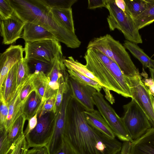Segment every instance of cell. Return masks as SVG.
Wrapping results in <instances>:
<instances>
[{"label": "cell", "mask_w": 154, "mask_h": 154, "mask_svg": "<svg viewBox=\"0 0 154 154\" xmlns=\"http://www.w3.org/2000/svg\"><path fill=\"white\" fill-rule=\"evenodd\" d=\"M84 109L72 98L69 106L64 138L76 154H117L122 144L90 125Z\"/></svg>", "instance_id": "cell-1"}, {"label": "cell", "mask_w": 154, "mask_h": 154, "mask_svg": "<svg viewBox=\"0 0 154 154\" xmlns=\"http://www.w3.org/2000/svg\"><path fill=\"white\" fill-rule=\"evenodd\" d=\"M14 10V14L24 23L35 24L51 33L57 41L67 47H79L81 42L75 33L64 27L56 20L51 8L42 0H9Z\"/></svg>", "instance_id": "cell-2"}, {"label": "cell", "mask_w": 154, "mask_h": 154, "mask_svg": "<svg viewBox=\"0 0 154 154\" xmlns=\"http://www.w3.org/2000/svg\"><path fill=\"white\" fill-rule=\"evenodd\" d=\"M87 48L97 50L104 54L117 63L127 77H132L140 74L124 46L109 34L92 39Z\"/></svg>", "instance_id": "cell-3"}, {"label": "cell", "mask_w": 154, "mask_h": 154, "mask_svg": "<svg viewBox=\"0 0 154 154\" xmlns=\"http://www.w3.org/2000/svg\"><path fill=\"white\" fill-rule=\"evenodd\" d=\"M106 8L109 13L107 20L111 31L117 29L122 32L127 40L136 44L142 43L139 30L127 9L123 11L112 0H106Z\"/></svg>", "instance_id": "cell-4"}, {"label": "cell", "mask_w": 154, "mask_h": 154, "mask_svg": "<svg viewBox=\"0 0 154 154\" xmlns=\"http://www.w3.org/2000/svg\"><path fill=\"white\" fill-rule=\"evenodd\" d=\"M122 118L125 128L133 141L138 139L152 128L146 114L133 99L123 106Z\"/></svg>", "instance_id": "cell-5"}, {"label": "cell", "mask_w": 154, "mask_h": 154, "mask_svg": "<svg viewBox=\"0 0 154 154\" xmlns=\"http://www.w3.org/2000/svg\"><path fill=\"white\" fill-rule=\"evenodd\" d=\"M84 58L86 68L99 80L103 87L124 97V94L109 69L93 50L87 49Z\"/></svg>", "instance_id": "cell-6"}, {"label": "cell", "mask_w": 154, "mask_h": 154, "mask_svg": "<svg viewBox=\"0 0 154 154\" xmlns=\"http://www.w3.org/2000/svg\"><path fill=\"white\" fill-rule=\"evenodd\" d=\"M93 98L95 105L116 136L124 142H132L124 125L122 118L119 117L105 99L100 92L97 91L95 92L93 94Z\"/></svg>", "instance_id": "cell-7"}, {"label": "cell", "mask_w": 154, "mask_h": 154, "mask_svg": "<svg viewBox=\"0 0 154 154\" xmlns=\"http://www.w3.org/2000/svg\"><path fill=\"white\" fill-rule=\"evenodd\" d=\"M126 79L132 97L146 115L152 127L154 128V98L149 88L144 84L139 74Z\"/></svg>", "instance_id": "cell-8"}, {"label": "cell", "mask_w": 154, "mask_h": 154, "mask_svg": "<svg viewBox=\"0 0 154 154\" xmlns=\"http://www.w3.org/2000/svg\"><path fill=\"white\" fill-rule=\"evenodd\" d=\"M72 98L70 88L64 94L61 105L53 116L54 127L51 138L46 146L49 154H54L61 147L68 116V109Z\"/></svg>", "instance_id": "cell-9"}, {"label": "cell", "mask_w": 154, "mask_h": 154, "mask_svg": "<svg viewBox=\"0 0 154 154\" xmlns=\"http://www.w3.org/2000/svg\"><path fill=\"white\" fill-rule=\"evenodd\" d=\"M24 58L36 59L52 63L59 53L62 52L59 42L56 40H45L33 42H25Z\"/></svg>", "instance_id": "cell-10"}, {"label": "cell", "mask_w": 154, "mask_h": 154, "mask_svg": "<svg viewBox=\"0 0 154 154\" xmlns=\"http://www.w3.org/2000/svg\"><path fill=\"white\" fill-rule=\"evenodd\" d=\"M54 127L53 116L48 113L38 117V123L35 128L25 136L29 148L46 146L52 136Z\"/></svg>", "instance_id": "cell-11"}, {"label": "cell", "mask_w": 154, "mask_h": 154, "mask_svg": "<svg viewBox=\"0 0 154 154\" xmlns=\"http://www.w3.org/2000/svg\"><path fill=\"white\" fill-rule=\"evenodd\" d=\"M64 59L62 52L59 53L53 62L51 70L46 75L48 86L45 101L52 97H56L61 82L69 79V74L64 63Z\"/></svg>", "instance_id": "cell-12"}, {"label": "cell", "mask_w": 154, "mask_h": 154, "mask_svg": "<svg viewBox=\"0 0 154 154\" xmlns=\"http://www.w3.org/2000/svg\"><path fill=\"white\" fill-rule=\"evenodd\" d=\"M68 83L72 98L76 100L85 110H94L93 94L97 91L94 88L82 84L70 77Z\"/></svg>", "instance_id": "cell-13"}, {"label": "cell", "mask_w": 154, "mask_h": 154, "mask_svg": "<svg viewBox=\"0 0 154 154\" xmlns=\"http://www.w3.org/2000/svg\"><path fill=\"white\" fill-rule=\"evenodd\" d=\"M24 48L21 45H11L0 54V91L10 71L24 57Z\"/></svg>", "instance_id": "cell-14"}, {"label": "cell", "mask_w": 154, "mask_h": 154, "mask_svg": "<svg viewBox=\"0 0 154 154\" xmlns=\"http://www.w3.org/2000/svg\"><path fill=\"white\" fill-rule=\"evenodd\" d=\"M25 24L14 14L8 19L0 20V33L3 43L10 45L20 38Z\"/></svg>", "instance_id": "cell-15"}, {"label": "cell", "mask_w": 154, "mask_h": 154, "mask_svg": "<svg viewBox=\"0 0 154 154\" xmlns=\"http://www.w3.org/2000/svg\"><path fill=\"white\" fill-rule=\"evenodd\" d=\"M29 77L18 86L15 93L8 102V113L5 125V128L8 132L16 120L23 113L27 100L22 101L20 95L22 90L28 82Z\"/></svg>", "instance_id": "cell-16"}, {"label": "cell", "mask_w": 154, "mask_h": 154, "mask_svg": "<svg viewBox=\"0 0 154 154\" xmlns=\"http://www.w3.org/2000/svg\"><path fill=\"white\" fill-rule=\"evenodd\" d=\"M130 154H154V128L131 142Z\"/></svg>", "instance_id": "cell-17"}, {"label": "cell", "mask_w": 154, "mask_h": 154, "mask_svg": "<svg viewBox=\"0 0 154 154\" xmlns=\"http://www.w3.org/2000/svg\"><path fill=\"white\" fill-rule=\"evenodd\" d=\"M22 38L25 42L45 40H57L54 36L47 30L40 26L29 23H25Z\"/></svg>", "instance_id": "cell-18"}, {"label": "cell", "mask_w": 154, "mask_h": 154, "mask_svg": "<svg viewBox=\"0 0 154 154\" xmlns=\"http://www.w3.org/2000/svg\"><path fill=\"white\" fill-rule=\"evenodd\" d=\"M84 114L86 122L91 126L111 138H116L113 131L98 110H84Z\"/></svg>", "instance_id": "cell-19"}, {"label": "cell", "mask_w": 154, "mask_h": 154, "mask_svg": "<svg viewBox=\"0 0 154 154\" xmlns=\"http://www.w3.org/2000/svg\"><path fill=\"white\" fill-rule=\"evenodd\" d=\"M18 62L15 64L8 73L2 90L5 100L8 102L15 93L17 87V74Z\"/></svg>", "instance_id": "cell-20"}, {"label": "cell", "mask_w": 154, "mask_h": 154, "mask_svg": "<svg viewBox=\"0 0 154 154\" xmlns=\"http://www.w3.org/2000/svg\"><path fill=\"white\" fill-rule=\"evenodd\" d=\"M56 20L67 29L75 33L72 8H51Z\"/></svg>", "instance_id": "cell-21"}, {"label": "cell", "mask_w": 154, "mask_h": 154, "mask_svg": "<svg viewBox=\"0 0 154 154\" xmlns=\"http://www.w3.org/2000/svg\"><path fill=\"white\" fill-rule=\"evenodd\" d=\"M123 46L146 67L154 68V60L149 57L136 44L125 41Z\"/></svg>", "instance_id": "cell-22"}, {"label": "cell", "mask_w": 154, "mask_h": 154, "mask_svg": "<svg viewBox=\"0 0 154 154\" xmlns=\"http://www.w3.org/2000/svg\"><path fill=\"white\" fill-rule=\"evenodd\" d=\"M44 102L35 91L30 94L26 104L23 114L28 120L36 113H39Z\"/></svg>", "instance_id": "cell-23"}, {"label": "cell", "mask_w": 154, "mask_h": 154, "mask_svg": "<svg viewBox=\"0 0 154 154\" xmlns=\"http://www.w3.org/2000/svg\"><path fill=\"white\" fill-rule=\"evenodd\" d=\"M146 6L144 11L134 20L139 30L154 22V0H146Z\"/></svg>", "instance_id": "cell-24"}, {"label": "cell", "mask_w": 154, "mask_h": 154, "mask_svg": "<svg viewBox=\"0 0 154 154\" xmlns=\"http://www.w3.org/2000/svg\"><path fill=\"white\" fill-rule=\"evenodd\" d=\"M31 74L32 82L35 91L42 98V101L44 102L48 86L46 75L42 72H35Z\"/></svg>", "instance_id": "cell-25"}, {"label": "cell", "mask_w": 154, "mask_h": 154, "mask_svg": "<svg viewBox=\"0 0 154 154\" xmlns=\"http://www.w3.org/2000/svg\"><path fill=\"white\" fill-rule=\"evenodd\" d=\"M26 120L25 116L23 114L16 120L8 132L9 140L11 145L18 142L24 135L23 128Z\"/></svg>", "instance_id": "cell-26"}, {"label": "cell", "mask_w": 154, "mask_h": 154, "mask_svg": "<svg viewBox=\"0 0 154 154\" xmlns=\"http://www.w3.org/2000/svg\"><path fill=\"white\" fill-rule=\"evenodd\" d=\"M64 63L67 69L75 70L98 82L101 85L99 80L86 68L85 65L75 60L72 56L65 59Z\"/></svg>", "instance_id": "cell-27"}, {"label": "cell", "mask_w": 154, "mask_h": 154, "mask_svg": "<svg viewBox=\"0 0 154 154\" xmlns=\"http://www.w3.org/2000/svg\"><path fill=\"white\" fill-rule=\"evenodd\" d=\"M124 0L126 8L133 20L140 15L146 8V0Z\"/></svg>", "instance_id": "cell-28"}, {"label": "cell", "mask_w": 154, "mask_h": 154, "mask_svg": "<svg viewBox=\"0 0 154 154\" xmlns=\"http://www.w3.org/2000/svg\"><path fill=\"white\" fill-rule=\"evenodd\" d=\"M69 77L85 85L91 86L98 92H100L102 86L97 82L85 76L79 72L72 70L67 69Z\"/></svg>", "instance_id": "cell-29"}, {"label": "cell", "mask_w": 154, "mask_h": 154, "mask_svg": "<svg viewBox=\"0 0 154 154\" xmlns=\"http://www.w3.org/2000/svg\"><path fill=\"white\" fill-rule=\"evenodd\" d=\"M30 73L35 72H42L46 75L51 70L53 62L49 63L36 59L26 60Z\"/></svg>", "instance_id": "cell-30"}, {"label": "cell", "mask_w": 154, "mask_h": 154, "mask_svg": "<svg viewBox=\"0 0 154 154\" xmlns=\"http://www.w3.org/2000/svg\"><path fill=\"white\" fill-rule=\"evenodd\" d=\"M30 74L27 60L23 58L18 62L17 74L18 86L27 79Z\"/></svg>", "instance_id": "cell-31"}, {"label": "cell", "mask_w": 154, "mask_h": 154, "mask_svg": "<svg viewBox=\"0 0 154 154\" xmlns=\"http://www.w3.org/2000/svg\"><path fill=\"white\" fill-rule=\"evenodd\" d=\"M43 2L50 8L67 9L71 8L77 0H42Z\"/></svg>", "instance_id": "cell-32"}, {"label": "cell", "mask_w": 154, "mask_h": 154, "mask_svg": "<svg viewBox=\"0 0 154 154\" xmlns=\"http://www.w3.org/2000/svg\"><path fill=\"white\" fill-rule=\"evenodd\" d=\"M29 148L24 135L18 142L11 145L6 154H27Z\"/></svg>", "instance_id": "cell-33"}, {"label": "cell", "mask_w": 154, "mask_h": 154, "mask_svg": "<svg viewBox=\"0 0 154 154\" xmlns=\"http://www.w3.org/2000/svg\"><path fill=\"white\" fill-rule=\"evenodd\" d=\"M14 10L9 0H0V19L4 20L10 18L13 14Z\"/></svg>", "instance_id": "cell-34"}, {"label": "cell", "mask_w": 154, "mask_h": 154, "mask_svg": "<svg viewBox=\"0 0 154 154\" xmlns=\"http://www.w3.org/2000/svg\"><path fill=\"white\" fill-rule=\"evenodd\" d=\"M0 128H5L8 113V103L5 99L2 92H0Z\"/></svg>", "instance_id": "cell-35"}, {"label": "cell", "mask_w": 154, "mask_h": 154, "mask_svg": "<svg viewBox=\"0 0 154 154\" xmlns=\"http://www.w3.org/2000/svg\"><path fill=\"white\" fill-rule=\"evenodd\" d=\"M11 146L8 132L5 128H0V154H6Z\"/></svg>", "instance_id": "cell-36"}, {"label": "cell", "mask_w": 154, "mask_h": 154, "mask_svg": "<svg viewBox=\"0 0 154 154\" xmlns=\"http://www.w3.org/2000/svg\"><path fill=\"white\" fill-rule=\"evenodd\" d=\"M56 101V97H52L46 100L44 102L38 117H40L51 112H52L54 114H55L57 112Z\"/></svg>", "instance_id": "cell-37"}, {"label": "cell", "mask_w": 154, "mask_h": 154, "mask_svg": "<svg viewBox=\"0 0 154 154\" xmlns=\"http://www.w3.org/2000/svg\"><path fill=\"white\" fill-rule=\"evenodd\" d=\"M38 112L36 113L28 120L27 126L24 132L25 136L32 131L36 127L38 123Z\"/></svg>", "instance_id": "cell-38"}, {"label": "cell", "mask_w": 154, "mask_h": 154, "mask_svg": "<svg viewBox=\"0 0 154 154\" xmlns=\"http://www.w3.org/2000/svg\"><path fill=\"white\" fill-rule=\"evenodd\" d=\"M54 154H76L69 143L64 138L61 147Z\"/></svg>", "instance_id": "cell-39"}, {"label": "cell", "mask_w": 154, "mask_h": 154, "mask_svg": "<svg viewBox=\"0 0 154 154\" xmlns=\"http://www.w3.org/2000/svg\"><path fill=\"white\" fill-rule=\"evenodd\" d=\"M106 7V0H88V8L94 9L98 8Z\"/></svg>", "instance_id": "cell-40"}, {"label": "cell", "mask_w": 154, "mask_h": 154, "mask_svg": "<svg viewBox=\"0 0 154 154\" xmlns=\"http://www.w3.org/2000/svg\"><path fill=\"white\" fill-rule=\"evenodd\" d=\"M27 154H49L46 146L39 147L33 148L29 149Z\"/></svg>", "instance_id": "cell-41"}, {"label": "cell", "mask_w": 154, "mask_h": 154, "mask_svg": "<svg viewBox=\"0 0 154 154\" xmlns=\"http://www.w3.org/2000/svg\"><path fill=\"white\" fill-rule=\"evenodd\" d=\"M131 148V142H124L122 144L120 154H130Z\"/></svg>", "instance_id": "cell-42"}, {"label": "cell", "mask_w": 154, "mask_h": 154, "mask_svg": "<svg viewBox=\"0 0 154 154\" xmlns=\"http://www.w3.org/2000/svg\"><path fill=\"white\" fill-rule=\"evenodd\" d=\"M144 85L149 88L151 92L154 94V82L151 78L145 79L143 81Z\"/></svg>", "instance_id": "cell-43"}, {"label": "cell", "mask_w": 154, "mask_h": 154, "mask_svg": "<svg viewBox=\"0 0 154 154\" xmlns=\"http://www.w3.org/2000/svg\"><path fill=\"white\" fill-rule=\"evenodd\" d=\"M115 3L116 5L124 12L127 10L126 4L124 0H116Z\"/></svg>", "instance_id": "cell-44"}, {"label": "cell", "mask_w": 154, "mask_h": 154, "mask_svg": "<svg viewBox=\"0 0 154 154\" xmlns=\"http://www.w3.org/2000/svg\"><path fill=\"white\" fill-rule=\"evenodd\" d=\"M151 74L152 79L154 82V68L149 69Z\"/></svg>", "instance_id": "cell-45"}, {"label": "cell", "mask_w": 154, "mask_h": 154, "mask_svg": "<svg viewBox=\"0 0 154 154\" xmlns=\"http://www.w3.org/2000/svg\"><path fill=\"white\" fill-rule=\"evenodd\" d=\"M153 107H154V103H153Z\"/></svg>", "instance_id": "cell-46"}, {"label": "cell", "mask_w": 154, "mask_h": 154, "mask_svg": "<svg viewBox=\"0 0 154 154\" xmlns=\"http://www.w3.org/2000/svg\"></svg>", "instance_id": "cell-47"}]
</instances>
